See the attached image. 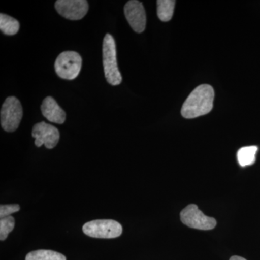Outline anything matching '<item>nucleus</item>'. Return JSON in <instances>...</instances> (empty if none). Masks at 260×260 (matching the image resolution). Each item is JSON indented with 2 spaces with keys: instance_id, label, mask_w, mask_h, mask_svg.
<instances>
[{
  "instance_id": "nucleus-1",
  "label": "nucleus",
  "mask_w": 260,
  "mask_h": 260,
  "mask_svg": "<svg viewBox=\"0 0 260 260\" xmlns=\"http://www.w3.org/2000/svg\"><path fill=\"white\" fill-rule=\"evenodd\" d=\"M214 96L215 93L211 85L207 84L199 85L183 104L181 115L186 119L206 115L213 109Z\"/></svg>"
},
{
  "instance_id": "nucleus-2",
  "label": "nucleus",
  "mask_w": 260,
  "mask_h": 260,
  "mask_svg": "<svg viewBox=\"0 0 260 260\" xmlns=\"http://www.w3.org/2000/svg\"><path fill=\"white\" fill-rule=\"evenodd\" d=\"M103 64L108 83L112 85H119L122 77L118 68L115 41L109 34H106L103 42Z\"/></svg>"
},
{
  "instance_id": "nucleus-3",
  "label": "nucleus",
  "mask_w": 260,
  "mask_h": 260,
  "mask_svg": "<svg viewBox=\"0 0 260 260\" xmlns=\"http://www.w3.org/2000/svg\"><path fill=\"white\" fill-rule=\"evenodd\" d=\"M82 68V58L78 53L67 51L61 53L56 58L54 69L59 78L65 80H74L80 74Z\"/></svg>"
},
{
  "instance_id": "nucleus-4",
  "label": "nucleus",
  "mask_w": 260,
  "mask_h": 260,
  "mask_svg": "<svg viewBox=\"0 0 260 260\" xmlns=\"http://www.w3.org/2000/svg\"><path fill=\"white\" fill-rule=\"evenodd\" d=\"M1 126L6 132L13 133L18 129L23 117V108L14 96L7 98L1 109Z\"/></svg>"
},
{
  "instance_id": "nucleus-5",
  "label": "nucleus",
  "mask_w": 260,
  "mask_h": 260,
  "mask_svg": "<svg viewBox=\"0 0 260 260\" xmlns=\"http://www.w3.org/2000/svg\"><path fill=\"white\" fill-rule=\"evenodd\" d=\"M83 231L88 237L114 239L120 237L122 226L114 220H95L85 223Z\"/></svg>"
},
{
  "instance_id": "nucleus-6",
  "label": "nucleus",
  "mask_w": 260,
  "mask_h": 260,
  "mask_svg": "<svg viewBox=\"0 0 260 260\" xmlns=\"http://www.w3.org/2000/svg\"><path fill=\"white\" fill-rule=\"evenodd\" d=\"M181 222L186 226L198 230H211L216 225L215 218L207 216L196 205L186 206L180 213Z\"/></svg>"
},
{
  "instance_id": "nucleus-7",
  "label": "nucleus",
  "mask_w": 260,
  "mask_h": 260,
  "mask_svg": "<svg viewBox=\"0 0 260 260\" xmlns=\"http://www.w3.org/2000/svg\"><path fill=\"white\" fill-rule=\"evenodd\" d=\"M32 136L35 138V145L38 148L45 145L48 149H52L59 143V130L55 126L42 121L34 126Z\"/></svg>"
},
{
  "instance_id": "nucleus-8",
  "label": "nucleus",
  "mask_w": 260,
  "mask_h": 260,
  "mask_svg": "<svg viewBox=\"0 0 260 260\" xmlns=\"http://www.w3.org/2000/svg\"><path fill=\"white\" fill-rule=\"evenodd\" d=\"M57 13L71 20L83 18L88 13L89 5L86 0H58L55 3Z\"/></svg>"
},
{
  "instance_id": "nucleus-9",
  "label": "nucleus",
  "mask_w": 260,
  "mask_h": 260,
  "mask_svg": "<svg viewBox=\"0 0 260 260\" xmlns=\"http://www.w3.org/2000/svg\"><path fill=\"white\" fill-rule=\"evenodd\" d=\"M124 11L131 28L139 34L144 31L146 26V13L143 5L137 0H131L126 3Z\"/></svg>"
},
{
  "instance_id": "nucleus-10",
  "label": "nucleus",
  "mask_w": 260,
  "mask_h": 260,
  "mask_svg": "<svg viewBox=\"0 0 260 260\" xmlns=\"http://www.w3.org/2000/svg\"><path fill=\"white\" fill-rule=\"evenodd\" d=\"M41 108L43 115L51 122L61 124L66 120V113L52 97L46 98Z\"/></svg>"
},
{
  "instance_id": "nucleus-11",
  "label": "nucleus",
  "mask_w": 260,
  "mask_h": 260,
  "mask_svg": "<svg viewBox=\"0 0 260 260\" xmlns=\"http://www.w3.org/2000/svg\"><path fill=\"white\" fill-rule=\"evenodd\" d=\"M174 0H158L157 1V14L162 22H168L172 18L175 8Z\"/></svg>"
},
{
  "instance_id": "nucleus-12",
  "label": "nucleus",
  "mask_w": 260,
  "mask_h": 260,
  "mask_svg": "<svg viewBox=\"0 0 260 260\" xmlns=\"http://www.w3.org/2000/svg\"><path fill=\"white\" fill-rule=\"evenodd\" d=\"M258 148L256 146L243 147L237 152V160L241 167L251 166L256 160V153Z\"/></svg>"
},
{
  "instance_id": "nucleus-13",
  "label": "nucleus",
  "mask_w": 260,
  "mask_h": 260,
  "mask_svg": "<svg viewBox=\"0 0 260 260\" xmlns=\"http://www.w3.org/2000/svg\"><path fill=\"white\" fill-rule=\"evenodd\" d=\"M20 29V23L16 19L12 18L9 15L0 14V30L8 36L15 35Z\"/></svg>"
},
{
  "instance_id": "nucleus-14",
  "label": "nucleus",
  "mask_w": 260,
  "mask_h": 260,
  "mask_svg": "<svg viewBox=\"0 0 260 260\" xmlns=\"http://www.w3.org/2000/svg\"><path fill=\"white\" fill-rule=\"evenodd\" d=\"M25 260H67L60 253L51 250H37L27 254Z\"/></svg>"
},
{
  "instance_id": "nucleus-15",
  "label": "nucleus",
  "mask_w": 260,
  "mask_h": 260,
  "mask_svg": "<svg viewBox=\"0 0 260 260\" xmlns=\"http://www.w3.org/2000/svg\"><path fill=\"white\" fill-rule=\"evenodd\" d=\"M15 227V219L8 216L0 220V240L4 241Z\"/></svg>"
},
{
  "instance_id": "nucleus-16",
  "label": "nucleus",
  "mask_w": 260,
  "mask_h": 260,
  "mask_svg": "<svg viewBox=\"0 0 260 260\" xmlns=\"http://www.w3.org/2000/svg\"><path fill=\"white\" fill-rule=\"evenodd\" d=\"M20 210L18 205H1L0 207V218H4L10 216L13 213H16Z\"/></svg>"
},
{
  "instance_id": "nucleus-17",
  "label": "nucleus",
  "mask_w": 260,
  "mask_h": 260,
  "mask_svg": "<svg viewBox=\"0 0 260 260\" xmlns=\"http://www.w3.org/2000/svg\"><path fill=\"white\" fill-rule=\"evenodd\" d=\"M230 260H246L244 259V258L241 257V256H233L231 257Z\"/></svg>"
}]
</instances>
